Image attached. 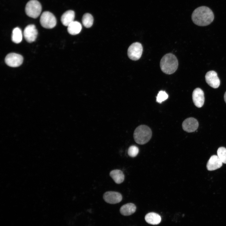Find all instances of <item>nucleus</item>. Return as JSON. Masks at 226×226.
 Instances as JSON below:
<instances>
[{
	"mask_svg": "<svg viewBox=\"0 0 226 226\" xmlns=\"http://www.w3.org/2000/svg\"><path fill=\"white\" fill-rule=\"evenodd\" d=\"M214 16L213 11L208 7L202 6L196 8L193 12L191 19L193 22L199 26H205L213 21Z\"/></svg>",
	"mask_w": 226,
	"mask_h": 226,
	"instance_id": "f257e3e1",
	"label": "nucleus"
},
{
	"mask_svg": "<svg viewBox=\"0 0 226 226\" xmlns=\"http://www.w3.org/2000/svg\"><path fill=\"white\" fill-rule=\"evenodd\" d=\"M178 61L173 54L168 53L164 55L160 62V67L164 73L168 74L174 73L178 67Z\"/></svg>",
	"mask_w": 226,
	"mask_h": 226,
	"instance_id": "f03ea898",
	"label": "nucleus"
},
{
	"mask_svg": "<svg viewBox=\"0 0 226 226\" xmlns=\"http://www.w3.org/2000/svg\"><path fill=\"white\" fill-rule=\"evenodd\" d=\"M152 136L151 129L148 126L145 125H141L137 127L133 134L135 142L140 145L147 143L151 139Z\"/></svg>",
	"mask_w": 226,
	"mask_h": 226,
	"instance_id": "7ed1b4c3",
	"label": "nucleus"
},
{
	"mask_svg": "<svg viewBox=\"0 0 226 226\" xmlns=\"http://www.w3.org/2000/svg\"><path fill=\"white\" fill-rule=\"evenodd\" d=\"M42 10V6L40 3L37 0H30L26 4L25 12L29 17L35 19L40 15Z\"/></svg>",
	"mask_w": 226,
	"mask_h": 226,
	"instance_id": "20e7f679",
	"label": "nucleus"
},
{
	"mask_svg": "<svg viewBox=\"0 0 226 226\" xmlns=\"http://www.w3.org/2000/svg\"><path fill=\"white\" fill-rule=\"evenodd\" d=\"M40 23L44 28L51 29L56 26V19L55 16L52 13L49 11H45L41 15Z\"/></svg>",
	"mask_w": 226,
	"mask_h": 226,
	"instance_id": "39448f33",
	"label": "nucleus"
},
{
	"mask_svg": "<svg viewBox=\"0 0 226 226\" xmlns=\"http://www.w3.org/2000/svg\"><path fill=\"white\" fill-rule=\"evenodd\" d=\"M143 51L142 44L139 42H134L132 44L128 49V56L132 60H137L141 57Z\"/></svg>",
	"mask_w": 226,
	"mask_h": 226,
	"instance_id": "423d86ee",
	"label": "nucleus"
},
{
	"mask_svg": "<svg viewBox=\"0 0 226 226\" xmlns=\"http://www.w3.org/2000/svg\"><path fill=\"white\" fill-rule=\"evenodd\" d=\"M23 57L20 55L11 53L6 56L5 61L6 64L12 67H17L20 66L23 63Z\"/></svg>",
	"mask_w": 226,
	"mask_h": 226,
	"instance_id": "0eeeda50",
	"label": "nucleus"
},
{
	"mask_svg": "<svg viewBox=\"0 0 226 226\" xmlns=\"http://www.w3.org/2000/svg\"><path fill=\"white\" fill-rule=\"evenodd\" d=\"M38 35V31L35 26L34 24H29L24 29L23 35L26 41L29 43L34 41Z\"/></svg>",
	"mask_w": 226,
	"mask_h": 226,
	"instance_id": "6e6552de",
	"label": "nucleus"
},
{
	"mask_svg": "<svg viewBox=\"0 0 226 226\" xmlns=\"http://www.w3.org/2000/svg\"><path fill=\"white\" fill-rule=\"evenodd\" d=\"M103 198L106 202L115 204L120 202L122 200V196L118 192L113 191H108L104 194Z\"/></svg>",
	"mask_w": 226,
	"mask_h": 226,
	"instance_id": "1a4fd4ad",
	"label": "nucleus"
},
{
	"mask_svg": "<svg viewBox=\"0 0 226 226\" xmlns=\"http://www.w3.org/2000/svg\"><path fill=\"white\" fill-rule=\"evenodd\" d=\"M205 78L206 82L211 87L216 89L219 86L220 81L215 71L208 72L206 74Z\"/></svg>",
	"mask_w": 226,
	"mask_h": 226,
	"instance_id": "9d476101",
	"label": "nucleus"
},
{
	"mask_svg": "<svg viewBox=\"0 0 226 226\" xmlns=\"http://www.w3.org/2000/svg\"><path fill=\"white\" fill-rule=\"evenodd\" d=\"M193 101L195 105L198 108L203 105L204 102V93L200 88H196L193 91L192 94Z\"/></svg>",
	"mask_w": 226,
	"mask_h": 226,
	"instance_id": "9b49d317",
	"label": "nucleus"
},
{
	"mask_svg": "<svg viewBox=\"0 0 226 226\" xmlns=\"http://www.w3.org/2000/svg\"><path fill=\"white\" fill-rule=\"evenodd\" d=\"M199 124L197 121L193 117H189L185 119L182 123L183 129L188 132H191L196 131Z\"/></svg>",
	"mask_w": 226,
	"mask_h": 226,
	"instance_id": "f8f14e48",
	"label": "nucleus"
},
{
	"mask_svg": "<svg viewBox=\"0 0 226 226\" xmlns=\"http://www.w3.org/2000/svg\"><path fill=\"white\" fill-rule=\"evenodd\" d=\"M222 164L223 163L218 155H213L211 156L208 160L207 164V168L208 170H214L220 168Z\"/></svg>",
	"mask_w": 226,
	"mask_h": 226,
	"instance_id": "ddd939ff",
	"label": "nucleus"
},
{
	"mask_svg": "<svg viewBox=\"0 0 226 226\" xmlns=\"http://www.w3.org/2000/svg\"><path fill=\"white\" fill-rule=\"evenodd\" d=\"M75 13L72 10H69L64 12L61 17V20L62 24L64 26H68L74 21Z\"/></svg>",
	"mask_w": 226,
	"mask_h": 226,
	"instance_id": "4468645a",
	"label": "nucleus"
},
{
	"mask_svg": "<svg viewBox=\"0 0 226 226\" xmlns=\"http://www.w3.org/2000/svg\"><path fill=\"white\" fill-rule=\"evenodd\" d=\"M136 209L135 205L133 203H130L122 206L120 208V212L122 215L127 216L130 215L134 213Z\"/></svg>",
	"mask_w": 226,
	"mask_h": 226,
	"instance_id": "2eb2a0df",
	"label": "nucleus"
},
{
	"mask_svg": "<svg viewBox=\"0 0 226 226\" xmlns=\"http://www.w3.org/2000/svg\"><path fill=\"white\" fill-rule=\"evenodd\" d=\"M145 219L147 223L152 225L159 224L161 220L160 216L159 214L153 212L147 213L145 216Z\"/></svg>",
	"mask_w": 226,
	"mask_h": 226,
	"instance_id": "dca6fc26",
	"label": "nucleus"
},
{
	"mask_svg": "<svg viewBox=\"0 0 226 226\" xmlns=\"http://www.w3.org/2000/svg\"><path fill=\"white\" fill-rule=\"evenodd\" d=\"M110 175L115 182L117 184L122 183L124 180L125 176L123 172L119 170H115L111 171Z\"/></svg>",
	"mask_w": 226,
	"mask_h": 226,
	"instance_id": "f3484780",
	"label": "nucleus"
},
{
	"mask_svg": "<svg viewBox=\"0 0 226 226\" xmlns=\"http://www.w3.org/2000/svg\"><path fill=\"white\" fill-rule=\"evenodd\" d=\"M82 28L81 24L79 22L74 21L68 26L67 30L69 34L74 35L79 34Z\"/></svg>",
	"mask_w": 226,
	"mask_h": 226,
	"instance_id": "a211bd4d",
	"label": "nucleus"
},
{
	"mask_svg": "<svg viewBox=\"0 0 226 226\" xmlns=\"http://www.w3.org/2000/svg\"><path fill=\"white\" fill-rule=\"evenodd\" d=\"M23 35L21 29L19 27L14 28L12 31L11 40L13 42L18 44L22 40Z\"/></svg>",
	"mask_w": 226,
	"mask_h": 226,
	"instance_id": "6ab92c4d",
	"label": "nucleus"
},
{
	"mask_svg": "<svg viewBox=\"0 0 226 226\" xmlns=\"http://www.w3.org/2000/svg\"><path fill=\"white\" fill-rule=\"evenodd\" d=\"M94 19L90 13L84 14L82 18V22L83 26L86 28L90 27L93 25Z\"/></svg>",
	"mask_w": 226,
	"mask_h": 226,
	"instance_id": "aec40b11",
	"label": "nucleus"
},
{
	"mask_svg": "<svg viewBox=\"0 0 226 226\" xmlns=\"http://www.w3.org/2000/svg\"><path fill=\"white\" fill-rule=\"evenodd\" d=\"M217 155L223 163L226 164V148L220 147L217 151Z\"/></svg>",
	"mask_w": 226,
	"mask_h": 226,
	"instance_id": "412c9836",
	"label": "nucleus"
},
{
	"mask_svg": "<svg viewBox=\"0 0 226 226\" xmlns=\"http://www.w3.org/2000/svg\"><path fill=\"white\" fill-rule=\"evenodd\" d=\"M168 97V94L163 91H159L156 97V101L159 103L166 100Z\"/></svg>",
	"mask_w": 226,
	"mask_h": 226,
	"instance_id": "4be33fe9",
	"label": "nucleus"
},
{
	"mask_svg": "<svg viewBox=\"0 0 226 226\" xmlns=\"http://www.w3.org/2000/svg\"><path fill=\"white\" fill-rule=\"evenodd\" d=\"M139 153V149L136 146H130L128 150V154L130 157H134L137 156Z\"/></svg>",
	"mask_w": 226,
	"mask_h": 226,
	"instance_id": "5701e85b",
	"label": "nucleus"
},
{
	"mask_svg": "<svg viewBox=\"0 0 226 226\" xmlns=\"http://www.w3.org/2000/svg\"><path fill=\"white\" fill-rule=\"evenodd\" d=\"M224 101H225V103H226V91L225 92L224 94Z\"/></svg>",
	"mask_w": 226,
	"mask_h": 226,
	"instance_id": "b1692460",
	"label": "nucleus"
}]
</instances>
